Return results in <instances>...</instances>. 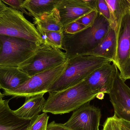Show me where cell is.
Wrapping results in <instances>:
<instances>
[{
	"label": "cell",
	"mask_w": 130,
	"mask_h": 130,
	"mask_svg": "<svg viewBox=\"0 0 130 130\" xmlns=\"http://www.w3.org/2000/svg\"><path fill=\"white\" fill-rule=\"evenodd\" d=\"M117 44L116 32L110 27L108 33L104 39L88 54L109 60L113 63L117 54Z\"/></svg>",
	"instance_id": "9a60e30c"
},
{
	"label": "cell",
	"mask_w": 130,
	"mask_h": 130,
	"mask_svg": "<svg viewBox=\"0 0 130 130\" xmlns=\"http://www.w3.org/2000/svg\"><path fill=\"white\" fill-rule=\"evenodd\" d=\"M4 97V95L1 92V91H0V101L2 100Z\"/></svg>",
	"instance_id": "1f68e13d"
},
{
	"label": "cell",
	"mask_w": 130,
	"mask_h": 130,
	"mask_svg": "<svg viewBox=\"0 0 130 130\" xmlns=\"http://www.w3.org/2000/svg\"><path fill=\"white\" fill-rule=\"evenodd\" d=\"M56 8L59 12L63 30L70 24L96 10L85 0H59Z\"/></svg>",
	"instance_id": "8fae6325"
},
{
	"label": "cell",
	"mask_w": 130,
	"mask_h": 130,
	"mask_svg": "<svg viewBox=\"0 0 130 130\" xmlns=\"http://www.w3.org/2000/svg\"><path fill=\"white\" fill-rule=\"evenodd\" d=\"M33 20L38 31L64 32L59 12L56 8L40 17L33 18Z\"/></svg>",
	"instance_id": "e0dca14e"
},
{
	"label": "cell",
	"mask_w": 130,
	"mask_h": 130,
	"mask_svg": "<svg viewBox=\"0 0 130 130\" xmlns=\"http://www.w3.org/2000/svg\"><path fill=\"white\" fill-rule=\"evenodd\" d=\"M39 46L24 39L0 35V66L20 68L33 56Z\"/></svg>",
	"instance_id": "5b68a950"
},
{
	"label": "cell",
	"mask_w": 130,
	"mask_h": 130,
	"mask_svg": "<svg viewBox=\"0 0 130 130\" xmlns=\"http://www.w3.org/2000/svg\"><path fill=\"white\" fill-rule=\"evenodd\" d=\"M117 118L130 122V88L118 71L109 94Z\"/></svg>",
	"instance_id": "9c48e42d"
},
{
	"label": "cell",
	"mask_w": 130,
	"mask_h": 130,
	"mask_svg": "<svg viewBox=\"0 0 130 130\" xmlns=\"http://www.w3.org/2000/svg\"><path fill=\"white\" fill-rule=\"evenodd\" d=\"M101 117V110L88 102L74 111L64 124L73 130H100Z\"/></svg>",
	"instance_id": "30bf717a"
},
{
	"label": "cell",
	"mask_w": 130,
	"mask_h": 130,
	"mask_svg": "<svg viewBox=\"0 0 130 130\" xmlns=\"http://www.w3.org/2000/svg\"><path fill=\"white\" fill-rule=\"evenodd\" d=\"M24 13L6 6L0 14V35L24 39L40 45L42 37Z\"/></svg>",
	"instance_id": "277c9868"
},
{
	"label": "cell",
	"mask_w": 130,
	"mask_h": 130,
	"mask_svg": "<svg viewBox=\"0 0 130 130\" xmlns=\"http://www.w3.org/2000/svg\"><path fill=\"white\" fill-rule=\"evenodd\" d=\"M30 78L17 67L0 66V89H15Z\"/></svg>",
	"instance_id": "5bb4252c"
},
{
	"label": "cell",
	"mask_w": 130,
	"mask_h": 130,
	"mask_svg": "<svg viewBox=\"0 0 130 130\" xmlns=\"http://www.w3.org/2000/svg\"><path fill=\"white\" fill-rule=\"evenodd\" d=\"M67 64L66 62L30 77L23 84L15 89L4 91V96H11V98H26L48 92V90L61 75Z\"/></svg>",
	"instance_id": "8992f818"
},
{
	"label": "cell",
	"mask_w": 130,
	"mask_h": 130,
	"mask_svg": "<svg viewBox=\"0 0 130 130\" xmlns=\"http://www.w3.org/2000/svg\"><path fill=\"white\" fill-rule=\"evenodd\" d=\"M67 60L61 50L43 42L33 56L19 68L31 77L60 65Z\"/></svg>",
	"instance_id": "52a82bcc"
},
{
	"label": "cell",
	"mask_w": 130,
	"mask_h": 130,
	"mask_svg": "<svg viewBox=\"0 0 130 130\" xmlns=\"http://www.w3.org/2000/svg\"><path fill=\"white\" fill-rule=\"evenodd\" d=\"M130 64V56L129 60V62H128V64H127V66L126 67H126H127V66H128Z\"/></svg>",
	"instance_id": "d6a6232c"
},
{
	"label": "cell",
	"mask_w": 130,
	"mask_h": 130,
	"mask_svg": "<svg viewBox=\"0 0 130 130\" xmlns=\"http://www.w3.org/2000/svg\"><path fill=\"white\" fill-rule=\"evenodd\" d=\"M49 117L43 112L31 120L27 130H46Z\"/></svg>",
	"instance_id": "44dd1931"
},
{
	"label": "cell",
	"mask_w": 130,
	"mask_h": 130,
	"mask_svg": "<svg viewBox=\"0 0 130 130\" xmlns=\"http://www.w3.org/2000/svg\"><path fill=\"white\" fill-rule=\"evenodd\" d=\"M98 14V10H94L76 21L84 25L86 27H90L93 26L94 23Z\"/></svg>",
	"instance_id": "7402d4cb"
},
{
	"label": "cell",
	"mask_w": 130,
	"mask_h": 130,
	"mask_svg": "<svg viewBox=\"0 0 130 130\" xmlns=\"http://www.w3.org/2000/svg\"><path fill=\"white\" fill-rule=\"evenodd\" d=\"M117 54L115 62L120 73L126 67L130 56V5L126 8L116 32Z\"/></svg>",
	"instance_id": "ba28073f"
},
{
	"label": "cell",
	"mask_w": 130,
	"mask_h": 130,
	"mask_svg": "<svg viewBox=\"0 0 130 130\" xmlns=\"http://www.w3.org/2000/svg\"><path fill=\"white\" fill-rule=\"evenodd\" d=\"M97 10L99 14L103 16L109 21L110 10L105 0H97Z\"/></svg>",
	"instance_id": "d4e9b609"
},
{
	"label": "cell",
	"mask_w": 130,
	"mask_h": 130,
	"mask_svg": "<svg viewBox=\"0 0 130 130\" xmlns=\"http://www.w3.org/2000/svg\"><path fill=\"white\" fill-rule=\"evenodd\" d=\"M110 28L109 21L98 14L91 27L75 34L64 33L62 49L67 59L88 54L104 39Z\"/></svg>",
	"instance_id": "6da1fadb"
},
{
	"label": "cell",
	"mask_w": 130,
	"mask_h": 130,
	"mask_svg": "<svg viewBox=\"0 0 130 130\" xmlns=\"http://www.w3.org/2000/svg\"><path fill=\"white\" fill-rule=\"evenodd\" d=\"M102 130H121L120 120L115 115L108 118L104 123Z\"/></svg>",
	"instance_id": "603a6c76"
},
{
	"label": "cell",
	"mask_w": 130,
	"mask_h": 130,
	"mask_svg": "<svg viewBox=\"0 0 130 130\" xmlns=\"http://www.w3.org/2000/svg\"><path fill=\"white\" fill-rule=\"evenodd\" d=\"M120 75L121 78L124 82L130 79V64L122 72L120 73Z\"/></svg>",
	"instance_id": "83f0119b"
},
{
	"label": "cell",
	"mask_w": 130,
	"mask_h": 130,
	"mask_svg": "<svg viewBox=\"0 0 130 130\" xmlns=\"http://www.w3.org/2000/svg\"><path fill=\"white\" fill-rule=\"evenodd\" d=\"M44 94L26 98V101L20 108L14 111L19 117L31 120L42 111L46 102Z\"/></svg>",
	"instance_id": "2e32d148"
},
{
	"label": "cell",
	"mask_w": 130,
	"mask_h": 130,
	"mask_svg": "<svg viewBox=\"0 0 130 130\" xmlns=\"http://www.w3.org/2000/svg\"><path fill=\"white\" fill-rule=\"evenodd\" d=\"M111 62L109 60L89 54L67 59L64 71L49 89L48 92L59 91L75 86L85 81L96 69Z\"/></svg>",
	"instance_id": "3957f363"
},
{
	"label": "cell",
	"mask_w": 130,
	"mask_h": 130,
	"mask_svg": "<svg viewBox=\"0 0 130 130\" xmlns=\"http://www.w3.org/2000/svg\"><path fill=\"white\" fill-rule=\"evenodd\" d=\"M105 1L110 10V27L116 32L129 2L127 0H105Z\"/></svg>",
	"instance_id": "d6986e66"
},
{
	"label": "cell",
	"mask_w": 130,
	"mask_h": 130,
	"mask_svg": "<svg viewBox=\"0 0 130 130\" xmlns=\"http://www.w3.org/2000/svg\"><path fill=\"white\" fill-rule=\"evenodd\" d=\"M127 1H128V2H129V4L130 5V0H127Z\"/></svg>",
	"instance_id": "836d02e7"
},
{
	"label": "cell",
	"mask_w": 130,
	"mask_h": 130,
	"mask_svg": "<svg viewBox=\"0 0 130 130\" xmlns=\"http://www.w3.org/2000/svg\"><path fill=\"white\" fill-rule=\"evenodd\" d=\"M59 1V0H25L22 7L27 10L30 16L37 18L56 8Z\"/></svg>",
	"instance_id": "ac0fdd59"
},
{
	"label": "cell",
	"mask_w": 130,
	"mask_h": 130,
	"mask_svg": "<svg viewBox=\"0 0 130 130\" xmlns=\"http://www.w3.org/2000/svg\"><path fill=\"white\" fill-rule=\"evenodd\" d=\"M97 94L85 80L65 90L49 92L42 111L54 114L70 113L90 102Z\"/></svg>",
	"instance_id": "7a4b0ae2"
},
{
	"label": "cell",
	"mask_w": 130,
	"mask_h": 130,
	"mask_svg": "<svg viewBox=\"0 0 130 130\" xmlns=\"http://www.w3.org/2000/svg\"><path fill=\"white\" fill-rule=\"evenodd\" d=\"M11 99L0 101V130H27L31 120L17 116L10 108Z\"/></svg>",
	"instance_id": "4fadbf2b"
},
{
	"label": "cell",
	"mask_w": 130,
	"mask_h": 130,
	"mask_svg": "<svg viewBox=\"0 0 130 130\" xmlns=\"http://www.w3.org/2000/svg\"><path fill=\"white\" fill-rule=\"evenodd\" d=\"M88 27L76 21L73 22L65 28L64 33L66 34H73L79 33Z\"/></svg>",
	"instance_id": "cb8c5ba5"
},
{
	"label": "cell",
	"mask_w": 130,
	"mask_h": 130,
	"mask_svg": "<svg viewBox=\"0 0 130 130\" xmlns=\"http://www.w3.org/2000/svg\"><path fill=\"white\" fill-rule=\"evenodd\" d=\"M105 94L103 93H99L96 95V97L99 100H102L104 98V97Z\"/></svg>",
	"instance_id": "4dcf8cb0"
},
{
	"label": "cell",
	"mask_w": 130,
	"mask_h": 130,
	"mask_svg": "<svg viewBox=\"0 0 130 130\" xmlns=\"http://www.w3.org/2000/svg\"><path fill=\"white\" fill-rule=\"evenodd\" d=\"M6 5L4 3L2 2L1 0H0V14L2 12V11L6 7Z\"/></svg>",
	"instance_id": "f546056e"
},
{
	"label": "cell",
	"mask_w": 130,
	"mask_h": 130,
	"mask_svg": "<svg viewBox=\"0 0 130 130\" xmlns=\"http://www.w3.org/2000/svg\"><path fill=\"white\" fill-rule=\"evenodd\" d=\"M2 2L4 4H7L10 6V7L13 9L20 11L26 14L28 16H30L28 11H27L22 7V4L24 1L23 0H2Z\"/></svg>",
	"instance_id": "484cf974"
},
{
	"label": "cell",
	"mask_w": 130,
	"mask_h": 130,
	"mask_svg": "<svg viewBox=\"0 0 130 130\" xmlns=\"http://www.w3.org/2000/svg\"><path fill=\"white\" fill-rule=\"evenodd\" d=\"M118 71L115 64L109 63L96 69L85 81L92 90L97 94H108Z\"/></svg>",
	"instance_id": "7c38bea8"
},
{
	"label": "cell",
	"mask_w": 130,
	"mask_h": 130,
	"mask_svg": "<svg viewBox=\"0 0 130 130\" xmlns=\"http://www.w3.org/2000/svg\"><path fill=\"white\" fill-rule=\"evenodd\" d=\"M46 130H73L66 126L63 124L58 123L53 121L47 126Z\"/></svg>",
	"instance_id": "4316f807"
},
{
	"label": "cell",
	"mask_w": 130,
	"mask_h": 130,
	"mask_svg": "<svg viewBox=\"0 0 130 130\" xmlns=\"http://www.w3.org/2000/svg\"><path fill=\"white\" fill-rule=\"evenodd\" d=\"M42 37L43 42L62 49L64 32L38 31Z\"/></svg>",
	"instance_id": "ffe728a7"
},
{
	"label": "cell",
	"mask_w": 130,
	"mask_h": 130,
	"mask_svg": "<svg viewBox=\"0 0 130 130\" xmlns=\"http://www.w3.org/2000/svg\"><path fill=\"white\" fill-rule=\"evenodd\" d=\"M120 123L121 125V130H130V122L124 121V122L122 123L120 122Z\"/></svg>",
	"instance_id": "f1b7e54d"
}]
</instances>
